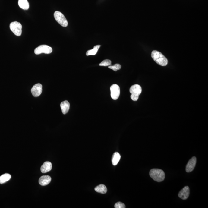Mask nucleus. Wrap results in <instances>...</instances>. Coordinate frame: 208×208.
<instances>
[{
	"mask_svg": "<svg viewBox=\"0 0 208 208\" xmlns=\"http://www.w3.org/2000/svg\"><path fill=\"white\" fill-rule=\"evenodd\" d=\"M112 65V61L109 59H105L100 63V66H110Z\"/></svg>",
	"mask_w": 208,
	"mask_h": 208,
	"instance_id": "6ab92c4d",
	"label": "nucleus"
},
{
	"mask_svg": "<svg viewBox=\"0 0 208 208\" xmlns=\"http://www.w3.org/2000/svg\"><path fill=\"white\" fill-rule=\"evenodd\" d=\"M149 174L153 179L157 182H161L165 179V173L161 169H152L150 172Z\"/></svg>",
	"mask_w": 208,
	"mask_h": 208,
	"instance_id": "f03ea898",
	"label": "nucleus"
},
{
	"mask_svg": "<svg viewBox=\"0 0 208 208\" xmlns=\"http://www.w3.org/2000/svg\"><path fill=\"white\" fill-rule=\"evenodd\" d=\"M10 28L11 31L17 36L22 34V26L20 23L17 21L12 22L10 24Z\"/></svg>",
	"mask_w": 208,
	"mask_h": 208,
	"instance_id": "20e7f679",
	"label": "nucleus"
},
{
	"mask_svg": "<svg viewBox=\"0 0 208 208\" xmlns=\"http://www.w3.org/2000/svg\"><path fill=\"white\" fill-rule=\"evenodd\" d=\"M115 208H126L125 205L124 203L121 202H118L115 205Z\"/></svg>",
	"mask_w": 208,
	"mask_h": 208,
	"instance_id": "412c9836",
	"label": "nucleus"
},
{
	"mask_svg": "<svg viewBox=\"0 0 208 208\" xmlns=\"http://www.w3.org/2000/svg\"><path fill=\"white\" fill-rule=\"evenodd\" d=\"M60 106L62 113L66 114L68 113L70 108V104L68 101H65L61 103Z\"/></svg>",
	"mask_w": 208,
	"mask_h": 208,
	"instance_id": "ddd939ff",
	"label": "nucleus"
},
{
	"mask_svg": "<svg viewBox=\"0 0 208 208\" xmlns=\"http://www.w3.org/2000/svg\"><path fill=\"white\" fill-rule=\"evenodd\" d=\"M196 162L197 159L195 156H194L192 159H190L186 167V171L188 173L192 172L195 168Z\"/></svg>",
	"mask_w": 208,
	"mask_h": 208,
	"instance_id": "6e6552de",
	"label": "nucleus"
},
{
	"mask_svg": "<svg viewBox=\"0 0 208 208\" xmlns=\"http://www.w3.org/2000/svg\"><path fill=\"white\" fill-rule=\"evenodd\" d=\"M190 189L189 187L186 186L180 191L178 194L179 197L183 200H186L189 197Z\"/></svg>",
	"mask_w": 208,
	"mask_h": 208,
	"instance_id": "1a4fd4ad",
	"label": "nucleus"
},
{
	"mask_svg": "<svg viewBox=\"0 0 208 208\" xmlns=\"http://www.w3.org/2000/svg\"><path fill=\"white\" fill-rule=\"evenodd\" d=\"M151 55L155 61L160 66H165L168 64V61L167 59L160 52L157 51H153Z\"/></svg>",
	"mask_w": 208,
	"mask_h": 208,
	"instance_id": "f257e3e1",
	"label": "nucleus"
},
{
	"mask_svg": "<svg viewBox=\"0 0 208 208\" xmlns=\"http://www.w3.org/2000/svg\"><path fill=\"white\" fill-rule=\"evenodd\" d=\"M121 66L119 64H116L114 65L113 66H109V69H113L115 71H117L118 70H120L121 68Z\"/></svg>",
	"mask_w": 208,
	"mask_h": 208,
	"instance_id": "aec40b11",
	"label": "nucleus"
},
{
	"mask_svg": "<svg viewBox=\"0 0 208 208\" xmlns=\"http://www.w3.org/2000/svg\"><path fill=\"white\" fill-rule=\"evenodd\" d=\"M130 92L133 95H138L139 96L142 92V88L138 84H134L130 88Z\"/></svg>",
	"mask_w": 208,
	"mask_h": 208,
	"instance_id": "9d476101",
	"label": "nucleus"
},
{
	"mask_svg": "<svg viewBox=\"0 0 208 208\" xmlns=\"http://www.w3.org/2000/svg\"><path fill=\"white\" fill-rule=\"evenodd\" d=\"M101 45H99L95 46L94 47L93 49L87 51V53H86V55H87V56H89V55H96L97 52H98V49H99Z\"/></svg>",
	"mask_w": 208,
	"mask_h": 208,
	"instance_id": "f3484780",
	"label": "nucleus"
},
{
	"mask_svg": "<svg viewBox=\"0 0 208 208\" xmlns=\"http://www.w3.org/2000/svg\"><path fill=\"white\" fill-rule=\"evenodd\" d=\"M51 178L49 176L44 175L40 177L39 182L40 185L42 186H46L48 185L50 183Z\"/></svg>",
	"mask_w": 208,
	"mask_h": 208,
	"instance_id": "9b49d317",
	"label": "nucleus"
},
{
	"mask_svg": "<svg viewBox=\"0 0 208 208\" xmlns=\"http://www.w3.org/2000/svg\"><path fill=\"white\" fill-rule=\"evenodd\" d=\"M52 168V163L50 162H44L42 165L41 170L42 173H46L50 171Z\"/></svg>",
	"mask_w": 208,
	"mask_h": 208,
	"instance_id": "f8f14e48",
	"label": "nucleus"
},
{
	"mask_svg": "<svg viewBox=\"0 0 208 208\" xmlns=\"http://www.w3.org/2000/svg\"><path fill=\"white\" fill-rule=\"evenodd\" d=\"M11 178V175L8 173L2 175L0 177V184H4L7 181H9Z\"/></svg>",
	"mask_w": 208,
	"mask_h": 208,
	"instance_id": "a211bd4d",
	"label": "nucleus"
},
{
	"mask_svg": "<svg viewBox=\"0 0 208 208\" xmlns=\"http://www.w3.org/2000/svg\"><path fill=\"white\" fill-rule=\"evenodd\" d=\"M31 92L34 97L39 96L42 92V85L40 83L36 84L31 89Z\"/></svg>",
	"mask_w": 208,
	"mask_h": 208,
	"instance_id": "0eeeda50",
	"label": "nucleus"
},
{
	"mask_svg": "<svg viewBox=\"0 0 208 208\" xmlns=\"http://www.w3.org/2000/svg\"><path fill=\"white\" fill-rule=\"evenodd\" d=\"M18 5L20 8L25 10L28 9L30 7L27 0H19Z\"/></svg>",
	"mask_w": 208,
	"mask_h": 208,
	"instance_id": "dca6fc26",
	"label": "nucleus"
},
{
	"mask_svg": "<svg viewBox=\"0 0 208 208\" xmlns=\"http://www.w3.org/2000/svg\"><path fill=\"white\" fill-rule=\"evenodd\" d=\"M139 98V95H133V94H131V98L132 100L134 101H137L138 100Z\"/></svg>",
	"mask_w": 208,
	"mask_h": 208,
	"instance_id": "4be33fe9",
	"label": "nucleus"
},
{
	"mask_svg": "<svg viewBox=\"0 0 208 208\" xmlns=\"http://www.w3.org/2000/svg\"><path fill=\"white\" fill-rule=\"evenodd\" d=\"M111 96L113 100H117L120 96V87L117 84H114L110 88Z\"/></svg>",
	"mask_w": 208,
	"mask_h": 208,
	"instance_id": "423d86ee",
	"label": "nucleus"
},
{
	"mask_svg": "<svg viewBox=\"0 0 208 208\" xmlns=\"http://www.w3.org/2000/svg\"><path fill=\"white\" fill-rule=\"evenodd\" d=\"M121 156L119 153L115 152L113 154L112 158V163L114 166H116L120 161Z\"/></svg>",
	"mask_w": 208,
	"mask_h": 208,
	"instance_id": "4468645a",
	"label": "nucleus"
},
{
	"mask_svg": "<svg viewBox=\"0 0 208 208\" xmlns=\"http://www.w3.org/2000/svg\"><path fill=\"white\" fill-rule=\"evenodd\" d=\"M55 20L62 27H67L68 22L64 15L61 12L56 11L54 14Z\"/></svg>",
	"mask_w": 208,
	"mask_h": 208,
	"instance_id": "7ed1b4c3",
	"label": "nucleus"
},
{
	"mask_svg": "<svg viewBox=\"0 0 208 208\" xmlns=\"http://www.w3.org/2000/svg\"><path fill=\"white\" fill-rule=\"evenodd\" d=\"M52 51V49L51 47L46 45H41L35 49L34 53L36 55L41 53L49 54L51 53Z\"/></svg>",
	"mask_w": 208,
	"mask_h": 208,
	"instance_id": "39448f33",
	"label": "nucleus"
},
{
	"mask_svg": "<svg viewBox=\"0 0 208 208\" xmlns=\"http://www.w3.org/2000/svg\"><path fill=\"white\" fill-rule=\"evenodd\" d=\"M95 190L97 192L102 194H105L107 191V188L105 185H103V184H100V185L96 187L95 188Z\"/></svg>",
	"mask_w": 208,
	"mask_h": 208,
	"instance_id": "2eb2a0df",
	"label": "nucleus"
}]
</instances>
